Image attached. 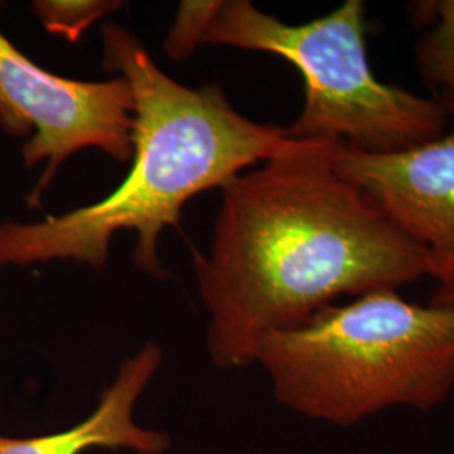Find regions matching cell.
I'll list each match as a JSON object with an SVG mask.
<instances>
[{"label":"cell","instance_id":"obj_1","mask_svg":"<svg viewBox=\"0 0 454 454\" xmlns=\"http://www.w3.org/2000/svg\"><path fill=\"white\" fill-rule=\"evenodd\" d=\"M333 148L288 137L221 189L211 251H194L217 367L256 364L264 339L343 296L401 290L427 276L421 247L341 177Z\"/></svg>","mask_w":454,"mask_h":454},{"label":"cell","instance_id":"obj_2","mask_svg":"<svg viewBox=\"0 0 454 454\" xmlns=\"http://www.w3.org/2000/svg\"><path fill=\"white\" fill-rule=\"evenodd\" d=\"M103 66L120 73L133 95L130 170L114 192L86 207L37 223L2 221L0 268L74 261L99 271L114 236L133 231L137 268L163 278L159 239L179 223L184 206L223 189L288 140L285 129L239 114L219 86L192 90L168 78L120 24L103 26Z\"/></svg>","mask_w":454,"mask_h":454},{"label":"cell","instance_id":"obj_3","mask_svg":"<svg viewBox=\"0 0 454 454\" xmlns=\"http://www.w3.org/2000/svg\"><path fill=\"white\" fill-rule=\"evenodd\" d=\"M276 403L348 427L389 409L431 412L454 392V307L373 290L264 339Z\"/></svg>","mask_w":454,"mask_h":454},{"label":"cell","instance_id":"obj_4","mask_svg":"<svg viewBox=\"0 0 454 454\" xmlns=\"http://www.w3.org/2000/svg\"><path fill=\"white\" fill-rule=\"evenodd\" d=\"M204 44L275 54L298 69L305 99L285 129L290 138L390 153L448 131L451 116L438 99L373 73L362 0H345L303 24H286L249 0H229L212 19Z\"/></svg>","mask_w":454,"mask_h":454},{"label":"cell","instance_id":"obj_5","mask_svg":"<svg viewBox=\"0 0 454 454\" xmlns=\"http://www.w3.org/2000/svg\"><path fill=\"white\" fill-rule=\"evenodd\" d=\"M0 112L4 130L34 135L22 145L27 168L46 162L29 195L39 206L58 168L82 148H99L118 162L131 159L133 95L118 76L106 82L63 78L35 65L0 31Z\"/></svg>","mask_w":454,"mask_h":454},{"label":"cell","instance_id":"obj_6","mask_svg":"<svg viewBox=\"0 0 454 454\" xmlns=\"http://www.w3.org/2000/svg\"><path fill=\"white\" fill-rule=\"evenodd\" d=\"M333 163L421 247L429 278L454 281V125L431 142L390 153L335 145Z\"/></svg>","mask_w":454,"mask_h":454},{"label":"cell","instance_id":"obj_7","mask_svg":"<svg viewBox=\"0 0 454 454\" xmlns=\"http://www.w3.org/2000/svg\"><path fill=\"white\" fill-rule=\"evenodd\" d=\"M162 364L159 345L148 343L127 358L97 409L76 426L46 436H0V454H82L93 448L130 450L137 454H165L170 439L133 419V409Z\"/></svg>","mask_w":454,"mask_h":454},{"label":"cell","instance_id":"obj_8","mask_svg":"<svg viewBox=\"0 0 454 454\" xmlns=\"http://www.w3.org/2000/svg\"><path fill=\"white\" fill-rule=\"evenodd\" d=\"M422 34L418 65L422 78L441 91L439 103L454 118V0H424L412 5Z\"/></svg>","mask_w":454,"mask_h":454},{"label":"cell","instance_id":"obj_9","mask_svg":"<svg viewBox=\"0 0 454 454\" xmlns=\"http://www.w3.org/2000/svg\"><path fill=\"white\" fill-rule=\"evenodd\" d=\"M121 5L114 0H35L33 12L49 34L78 43L84 31Z\"/></svg>","mask_w":454,"mask_h":454},{"label":"cell","instance_id":"obj_10","mask_svg":"<svg viewBox=\"0 0 454 454\" xmlns=\"http://www.w3.org/2000/svg\"><path fill=\"white\" fill-rule=\"evenodd\" d=\"M221 5V0L182 2L176 22L163 43L165 54L176 63L187 61L197 46L204 44V35Z\"/></svg>","mask_w":454,"mask_h":454},{"label":"cell","instance_id":"obj_11","mask_svg":"<svg viewBox=\"0 0 454 454\" xmlns=\"http://www.w3.org/2000/svg\"><path fill=\"white\" fill-rule=\"evenodd\" d=\"M431 301L438 303V305L454 307V281H448V283L439 285L438 290L433 294Z\"/></svg>","mask_w":454,"mask_h":454},{"label":"cell","instance_id":"obj_12","mask_svg":"<svg viewBox=\"0 0 454 454\" xmlns=\"http://www.w3.org/2000/svg\"><path fill=\"white\" fill-rule=\"evenodd\" d=\"M4 125H5V121H4V114L0 112V129L4 130Z\"/></svg>","mask_w":454,"mask_h":454}]
</instances>
